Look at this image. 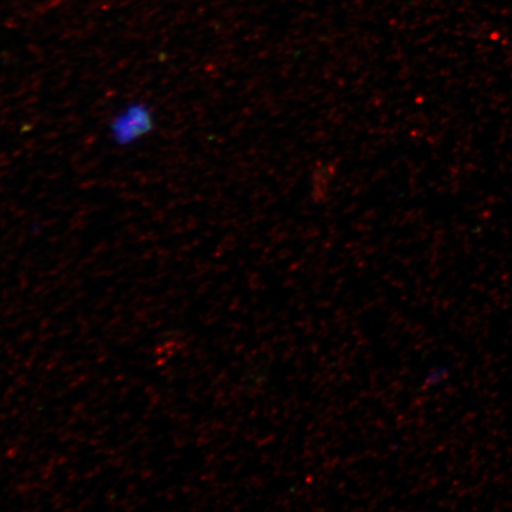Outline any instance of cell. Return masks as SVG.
Listing matches in <instances>:
<instances>
[{
    "label": "cell",
    "instance_id": "1",
    "mask_svg": "<svg viewBox=\"0 0 512 512\" xmlns=\"http://www.w3.org/2000/svg\"><path fill=\"white\" fill-rule=\"evenodd\" d=\"M156 114L144 101H131L115 113L108 124V137L115 146L130 147L155 131Z\"/></svg>",
    "mask_w": 512,
    "mask_h": 512
}]
</instances>
